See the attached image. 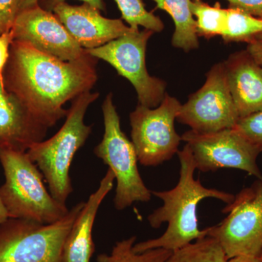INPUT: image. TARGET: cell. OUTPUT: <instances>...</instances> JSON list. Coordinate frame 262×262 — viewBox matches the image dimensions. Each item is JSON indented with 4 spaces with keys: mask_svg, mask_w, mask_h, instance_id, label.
Instances as JSON below:
<instances>
[{
    "mask_svg": "<svg viewBox=\"0 0 262 262\" xmlns=\"http://www.w3.org/2000/svg\"><path fill=\"white\" fill-rule=\"evenodd\" d=\"M97 62L89 53L75 61H62L28 43L14 40L3 83L49 129L67 116L66 103L91 91L98 80Z\"/></svg>",
    "mask_w": 262,
    "mask_h": 262,
    "instance_id": "1",
    "label": "cell"
},
{
    "mask_svg": "<svg viewBox=\"0 0 262 262\" xmlns=\"http://www.w3.org/2000/svg\"><path fill=\"white\" fill-rule=\"evenodd\" d=\"M177 154L180 162L178 184L170 190L151 192L163 204L148 216V222L152 228H160L163 223H168V227L158 238L134 244L136 253L155 248H164L173 252L206 237L208 228L201 230L198 223L200 202L207 198H215L227 205L234 200L233 194L204 187L200 179H194L195 163L187 144Z\"/></svg>",
    "mask_w": 262,
    "mask_h": 262,
    "instance_id": "2",
    "label": "cell"
},
{
    "mask_svg": "<svg viewBox=\"0 0 262 262\" xmlns=\"http://www.w3.org/2000/svg\"><path fill=\"white\" fill-rule=\"evenodd\" d=\"M98 97L99 93L88 91L72 100L61 129L51 139L32 144L27 151L42 173L52 196L63 204L73 191L70 177L72 160L92 131V126L84 123V115Z\"/></svg>",
    "mask_w": 262,
    "mask_h": 262,
    "instance_id": "3",
    "label": "cell"
},
{
    "mask_svg": "<svg viewBox=\"0 0 262 262\" xmlns=\"http://www.w3.org/2000/svg\"><path fill=\"white\" fill-rule=\"evenodd\" d=\"M0 163L5 179L0 198L9 218L51 224L68 214L66 204L46 189L42 173L27 151L0 149Z\"/></svg>",
    "mask_w": 262,
    "mask_h": 262,
    "instance_id": "4",
    "label": "cell"
},
{
    "mask_svg": "<svg viewBox=\"0 0 262 262\" xmlns=\"http://www.w3.org/2000/svg\"><path fill=\"white\" fill-rule=\"evenodd\" d=\"M51 224L9 218L0 225V262H62L66 238L84 206Z\"/></svg>",
    "mask_w": 262,
    "mask_h": 262,
    "instance_id": "5",
    "label": "cell"
},
{
    "mask_svg": "<svg viewBox=\"0 0 262 262\" xmlns=\"http://www.w3.org/2000/svg\"><path fill=\"white\" fill-rule=\"evenodd\" d=\"M102 112L104 133L94 153L115 175L117 187L114 204L117 211H122L136 202L149 201L151 191L146 187L139 173L135 146L120 127L112 93L103 101Z\"/></svg>",
    "mask_w": 262,
    "mask_h": 262,
    "instance_id": "6",
    "label": "cell"
},
{
    "mask_svg": "<svg viewBox=\"0 0 262 262\" xmlns=\"http://www.w3.org/2000/svg\"><path fill=\"white\" fill-rule=\"evenodd\" d=\"M222 213H228L219 225L208 227L227 258L260 256L262 252V179L234 196Z\"/></svg>",
    "mask_w": 262,
    "mask_h": 262,
    "instance_id": "7",
    "label": "cell"
},
{
    "mask_svg": "<svg viewBox=\"0 0 262 262\" xmlns=\"http://www.w3.org/2000/svg\"><path fill=\"white\" fill-rule=\"evenodd\" d=\"M154 32L133 29L125 35L94 49L87 50L91 56L107 62L117 73L130 81L137 94L139 104L156 108L165 96V81L148 73L146 65L147 42Z\"/></svg>",
    "mask_w": 262,
    "mask_h": 262,
    "instance_id": "8",
    "label": "cell"
},
{
    "mask_svg": "<svg viewBox=\"0 0 262 262\" xmlns=\"http://www.w3.org/2000/svg\"><path fill=\"white\" fill-rule=\"evenodd\" d=\"M181 104L165 94L156 108L139 104L130 113L131 139L138 160L144 166H157L178 153L182 136L175 129Z\"/></svg>",
    "mask_w": 262,
    "mask_h": 262,
    "instance_id": "9",
    "label": "cell"
},
{
    "mask_svg": "<svg viewBox=\"0 0 262 262\" xmlns=\"http://www.w3.org/2000/svg\"><path fill=\"white\" fill-rule=\"evenodd\" d=\"M239 118L222 62L212 67L203 87L181 106L177 120L191 130L209 134L233 128Z\"/></svg>",
    "mask_w": 262,
    "mask_h": 262,
    "instance_id": "10",
    "label": "cell"
},
{
    "mask_svg": "<svg viewBox=\"0 0 262 262\" xmlns=\"http://www.w3.org/2000/svg\"><path fill=\"white\" fill-rule=\"evenodd\" d=\"M182 139L192 152L196 169L202 172L239 169L262 179L257 165L259 152L234 128L209 134L188 130Z\"/></svg>",
    "mask_w": 262,
    "mask_h": 262,
    "instance_id": "11",
    "label": "cell"
},
{
    "mask_svg": "<svg viewBox=\"0 0 262 262\" xmlns=\"http://www.w3.org/2000/svg\"><path fill=\"white\" fill-rule=\"evenodd\" d=\"M14 40L28 43L38 51L65 61L87 54L53 12L39 5L20 12L13 28Z\"/></svg>",
    "mask_w": 262,
    "mask_h": 262,
    "instance_id": "12",
    "label": "cell"
},
{
    "mask_svg": "<svg viewBox=\"0 0 262 262\" xmlns=\"http://www.w3.org/2000/svg\"><path fill=\"white\" fill-rule=\"evenodd\" d=\"M53 13L84 50L101 47L131 30L121 19L105 18L87 3L72 5L64 2L57 5Z\"/></svg>",
    "mask_w": 262,
    "mask_h": 262,
    "instance_id": "13",
    "label": "cell"
},
{
    "mask_svg": "<svg viewBox=\"0 0 262 262\" xmlns=\"http://www.w3.org/2000/svg\"><path fill=\"white\" fill-rule=\"evenodd\" d=\"M48 130L0 82V149L27 151Z\"/></svg>",
    "mask_w": 262,
    "mask_h": 262,
    "instance_id": "14",
    "label": "cell"
},
{
    "mask_svg": "<svg viewBox=\"0 0 262 262\" xmlns=\"http://www.w3.org/2000/svg\"><path fill=\"white\" fill-rule=\"evenodd\" d=\"M115 177L108 169L97 189L90 195L74 222L62 252V262H91L95 245L93 229L101 203L113 189Z\"/></svg>",
    "mask_w": 262,
    "mask_h": 262,
    "instance_id": "15",
    "label": "cell"
},
{
    "mask_svg": "<svg viewBox=\"0 0 262 262\" xmlns=\"http://www.w3.org/2000/svg\"><path fill=\"white\" fill-rule=\"evenodd\" d=\"M224 63L239 118L262 111L261 66L246 51L233 53Z\"/></svg>",
    "mask_w": 262,
    "mask_h": 262,
    "instance_id": "16",
    "label": "cell"
},
{
    "mask_svg": "<svg viewBox=\"0 0 262 262\" xmlns=\"http://www.w3.org/2000/svg\"><path fill=\"white\" fill-rule=\"evenodd\" d=\"M156 8L171 16L175 25L172 45L189 52L199 48L195 18L190 8L192 0H152Z\"/></svg>",
    "mask_w": 262,
    "mask_h": 262,
    "instance_id": "17",
    "label": "cell"
},
{
    "mask_svg": "<svg viewBox=\"0 0 262 262\" xmlns=\"http://www.w3.org/2000/svg\"><path fill=\"white\" fill-rule=\"evenodd\" d=\"M222 39L225 42H246L262 39V18L236 8H227L225 29Z\"/></svg>",
    "mask_w": 262,
    "mask_h": 262,
    "instance_id": "18",
    "label": "cell"
},
{
    "mask_svg": "<svg viewBox=\"0 0 262 262\" xmlns=\"http://www.w3.org/2000/svg\"><path fill=\"white\" fill-rule=\"evenodd\" d=\"M228 260L219 241L207 235L173 251L165 262H228Z\"/></svg>",
    "mask_w": 262,
    "mask_h": 262,
    "instance_id": "19",
    "label": "cell"
},
{
    "mask_svg": "<svg viewBox=\"0 0 262 262\" xmlns=\"http://www.w3.org/2000/svg\"><path fill=\"white\" fill-rule=\"evenodd\" d=\"M190 8L195 18L198 37L209 39L223 35L227 9L222 8L220 3L211 6L202 0H192Z\"/></svg>",
    "mask_w": 262,
    "mask_h": 262,
    "instance_id": "20",
    "label": "cell"
},
{
    "mask_svg": "<svg viewBox=\"0 0 262 262\" xmlns=\"http://www.w3.org/2000/svg\"><path fill=\"white\" fill-rule=\"evenodd\" d=\"M136 237L132 236L115 244L110 253L98 256V262H165L172 251L164 248H155L144 252L136 253L134 246Z\"/></svg>",
    "mask_w": 262,
    "mask_h": 262,
    "instance_id": "21",
    "label": "cell"
},
{
    "mask_svg": "<svg viewBox=\"0 0 262 262\" xmlns=\"http://www.w3.org/2000/svg\"><path fill=\"white\" fill-rule=\"evenodd\" d=\"M121 13L122 18L133 29L139 27L155 32H161L165 28L163 20L152 12L148 11L142 0H115Z\"/></svg>",
    "mask_w": 262,
    "mask_h": 262,
    "instance_id": "22",
    "label": "cell"
},
{
    "mask_svg": "<svg viewBox=\"0 0 262 262\" xmlns=\"http://www.w3.org/2000/svg\"><path fill=\"white\" fill-rule=\"evenodd\" d=\"M258 152L262 151V111L241 117L233 127Z\"/></svg>",
    "mask_w": 262,
    "mask_h": 262,
    "instance_id": "23",
    "label": "cell"
},
{
    "mask_svg": "<svg viewBox=\"0 0 262 262\" xmlns=\"http://www.w3.org/2000/svg\"><path fill=\"white\" fill-rule=\"evenodd\" d=\"M18 14V0H0V34L11 30Z\"/></svg>",
    "mask_w": 262,
    "mask_h": 262,
    "instance_id": "24",
    "label": "cell"
},
{
    "mask_svg": "<svg viewBox=\"0 0 262 262\" xmlns=\"http://www.w3.org/2000/svg\"><path fill=\"white\" fill-rule=\"evenodd\" d=\"M14 41L13 30L0 34V82L3 83V74L8 60H9L10 48Z\"/></svg>",
    "mask_w": 262,
    "mask_h": 262,
    "instance_id": "25",
    "label": "cell"
},
{
    "mask_svg": "<svg viewBox=\"0 0 262 262\" xmlns=\"http://www.w3.org/2000/svg\"><path fill=\"white\" fill-rule=\"evenodd\" d=\"M229 8H236L253 16L262 15V0H227Z\"/></svg>",
    "mask_w": 262,
    "mask_h": 262,
    "instance_id": "26",
    "label": "cell"
},
{
    "mask_svg": "<svg viewBox=\"0 0 262 262\" xmlns=\"http://www.w3.org/2000/svg\"><path fill=\"white\" fill-rule=\"evenodd\" d=\"M79 1L91 5V6L97 8L100 11H106V3L103 0H79ZM64 2H67V0H38V5L44 10L53 12V8L57 5Z\"/></svg>",
    "mask_w": 262,
    "mask_h": 262,
    "instance_id": "27",
    "label": "cell"
},
{
    "mask_svg": "<svg viewBox=\"0 0 262 262\" xmlns=\"http://www.w3.org/2000/svg\"><path fill=\"white\" fill-rule=\"evenodd\" d=\"M246 51L256 63L262 66V39L248 44Z\"/></svg>",
    "mask_w": 262,
    "mask_h": 262,
    "instance_id": "28",
    "label": "cell"
},
{
    "mask_svg": "<svg viewBox=\"0 0 262 262\" xmlns=\"http://www.w3.org/2000/svg\"><path fill=\"white\" fill-rule=\"evenodd\" d=\"M37 5H39L38 0H18V13Z\"/></svg>",
    "mask_w": 262,
    "mask_h": 262,
    "instance_id": "29",
    "label": "cell"
},
{
    "mask_svg": "<svg viewBox=\"0 0 262 262\" xmlns=\"http://www.w3.org/2000/svg\"><path fill=\"white\" fill-rule=\"evenodd\" d=\"M228 262H262L261 256H237L229 258Z\"/></svg>",
    "mask_w": 262,
    "mask_h": 262,
    "instance_id": "30",
    "label": "cell"
},
{
    "mask_svg": "<svg viewBox=\"0 0 262 262\" xmlns=\"http://www.w3.org/2000/svg\"><path fill=\"white\" fill-rule=\"evenodd\" d=\"M9 219V215H8V212H7L6 208L3 204V201H2L1 198H0V225L4 223L5 221H7Z\"/></svg>",
    "mask_w": 262,
    "mask_h": 262,
    "instance_id": "31",
    "label": "cell"
},
{
    "mask_svg": "<svg viewBox=\"0 0 262 262\" xmlns=\"http://www.w3.org/2000/svg\"><path fill=\"white\" fill-rule=\"evenodd\" d=\"M261 256V257L262 258V252L261 253V256Z\"/></svg>",
    "mask_w": 262,
    "mask_h": 262,
    "instance_id": "32",
    "label": "cell"
},
{
    "mask_svg": "<svg viewBox=\"0 0 262 262\" xmlns=\"http://www.w3.org/2000/svg\"><path fill=\"white\" fill-rule=\"evenodd\" d=\"M259 18H262V15H261V17H259Z\"/></svg>",
    "mask_w": 262,
    "mask_h": 262,
    "instance_id": "33",
    "label": "cell"
},
{
    "mask_svg": "<svg viewBox=\"0 0 262 262\" xmlns=\"http://www.w3.org/2000/svg\"><path fill=\"white\" fill-rule=\"evenodd\" d=\"M261 67H262V66H261Z\"/></svg>",
    "mask_w": 262,
    "mask_h": 262,
    "instance_id": "34",
    "label": "cell"
}]
</instances>
